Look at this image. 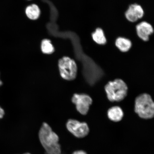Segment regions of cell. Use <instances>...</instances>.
Here are the masks:
<instances>
[{
    "instance_id": "1",
    "label": "cell",
    "mask_w": 154,
    "mask_h": 154,
    "mask_svg": "<svg viewBox=\"0 0 154 154\" xmlns=\"http://www.w3.org/2000/svg\"><path fill=\"white\" fill-rule=\"evenodd\" d=\"M40 142L47 154H61L59 138L47 123L42 124L38 133Z\"/></svg>"
},
{
    "instance_id": "2",
    "label": "cell",
    "mask_w": 154,
    "mask_h": 154,
    "mask_svg": "<svg viewBox=\"0 0 154 154\" xmlns=\"http://www.w3.org/2000/svg\"><path fill=\"white\" fill-rule=\"evenodd\" d=\"M107 99L112 102H120L128 95V85L122 80L117 79L108 82L105 86Z\"/></svg>"
},
{
    "instance_id": "3",
    "label": "cell",
    "mask_w": 154,
    "mask_h": 154,
    "mask_svg": "<svg viewBox=\"0 0 154 154\" xmlns=\"http://www.w3.org/2000/svg\"><path fill=\"white\" fill-rule=\"evenodd\" d=\"M134 111L142 119H149L154 116V103L151 96L146 93L136 97L135 100Z\"/></svg>"
},
{
    "instance_id": "4",
    "label": "cell",
    "mask_w": 154,
    "mask_h": 154,
    "mask_svg": "<svg viewBox=\"0 0 154 154\" xmlns=\"http://www.w3.org/2000/svg\"><path fill=\"white\" fill-rule=\"evenodd\" d=\"M58 67L60 74L63 79L72 81L76 78L78 67L74 60L65 57L59 60Z\"/></svg>"
},
{
    "instance_id": "5",
    "label": "cell",
    "mask_w": 154,
    "mask_h": 154,
    "mask_svg": "<svg viewBox=\"0 0 154 154\" xmlns=\"http://www.w3.org/2000/svg\"><path fill=\"white\" fill-rule=\"evenodd\" d=\"M72 103L75 105L77 111L81 114L85 115L89 110L92 100L86 94H75L72 99Z\"/></svg>"
},
{
    "instance_id": "6",
    "label": "cell",
    "mask_w": 154,
    "mask_h": 154,
    "mask_svg": "<svg viewBox=\"0 0 154 154\" xmlns=\"http://www.w3.org/2000/svg\"><path fill=\"white\" fill-rule=\"evenodd\" d=\"M66 127L69 131L77 138L85 137L89 132V128L86 123L80 122L74 119L67 121Z\"/></svg>"
},
{
    "instance_id": "7",
    "label": "cell",
    "mask_w": 154,
    "mask_h": 154,
    "mask_svg": "<svg viewBox=\"0 0 154 154\" xmlns=\"http://www.w3.org/2000/svg\"><path fill=\"white\" fill-rule=\"evenodd\" d=\"M144 11L143 8L137 4L129 6L125 13V17L129 22L134 23L143 17Z\"/></svg>"
},
{
    "instance_id": "8",
    "label": "cell",
    "mask_w": 154,
    "mask_h": 154,
    "mask_svg": "<svg viewBox=\"0 0 154 154\" xmlns=\"http://www.w3.org/2000/svg\"><path fill=\"white\" fill-rule=\"evenodd\" d=\"M136 30L138 37L144 42L148 41L149 36L154 32L153 26L146 22H142L138 24L136 26Z\"/></svg>"
},
{
    "instance_id": "9",
    "label": "cell",
    "mask_w": 154,
    "mask_h": 154,
    "mask_svg": "<svg viewBox=\"0 0 154 154\" xmlns=\"http://www.w3.org/2000/svg\"><path fill=\"white\" fill-rule=\"evenodd\" d=\"M107 115L110 120L113 122H118L122 120L124 116V113L120 107L115 106L108 109Z\"/></svg>"
},
{
    "instance_id": "10",
    "label": "cell",
    "mask_w": 154,
    "mask_h": 154,
    "mask_svg": "<svg viewBox=\"0 0 154 154\" xmlns=\"http://www.w3.org/2000/svg\"><path fill=\"white\" fill-rule=\"evenodd\" d=\"M115 45L122 52H126L132 47L131 42L128 38L120 37L117 38L115 41Z\"/></svg>"
},
{
    "instance_id": "11",
    "label": "cell",
    "mask_w": 154,
    "mask_h": 154,
    "mask_svg": "<svg viewBox=\"0 0 154 154\" xmlns=\"http://www.w3.org/2000/svg\"><path fill=\"white\" fill-rule=\"evenodd\" d=\"M92 37L94 41L99 45H105L106 43L107 40L103 31L101 28H97L92 34Z\"/></svg>"
},
{
    "instance_id": "12",
    "label": "cell",
    "mask_w": 154,
    "mask_h": 154,
    "mask_svg": "<svg viewBox=\"0 0 154 154\" xmlns=\"http://www.w3.org/2000/svg\"><path fill=\"white\" fill-rule=\"evenodd\" d=\"M26 13L28 18L32 20H36L39 17L40 11L38 6L33 4L26 8Z\"/></svg>"
},
{
    "instance_id": "13",
    "label": "cell",
    "mask_w": 154,
    "mask_h": 154,
    "mask_svg": "<svg viewBox=\"0 0 154 154\" xmlns=\"http://www.w3.org/2000/svg\"><path fill=\"white\" fill-rule=\"evenodd\" d=\"M41 50L42 52L47 54H50L54 51V48L51 41L48 39L44 40L41 44Z\"/></svg>"
},
{
    "instance_id": "14",
    "label": "cell",
    "mask_w": 154,
    "mask_h": 154,
    "mask_svg": "<svg viewBox=\"0 0 154 154\" xmlns=\"http://www.w3.org/2000/svg\"><path fill=\"white\" fill-rule=\"evenodd\" d=\"M5 115V112L4 110L1 107H0V119L3 118Z\"/></svg>"
},
{
    "instance_id": "15",
    "label": "cell",
    "mask_w": 154,
    "mask_h": 154,
    "mask_svg": "<svg viewBox=\"0 0 154 154\" xmlns=\"http://www.w3.org/2000/svg\"><path fill=\"white\" fill-rule=\"evenodd\" d=\"M72 154H87V153L85 152L80 150V151H77L74 152Z\"/></svg>"
},
{
    "instance_id": "16",
    "label": "cell",
    "mask_w": 154,
    "mask_h": 154,
    "mask_svg": "<svg viewBox=\"0 0 154 154\" xmlns=\"http://www.w3.org/2000/svg\"><path fill=\"white\" fill-rule=\"evenodd\" d=\"M3 82L1 81V79H0V86H1Z\"/></svg>"
},
{
    "instance_id": "17",
    "label": "cell",
    "mask_w": 154,
    "mask_h": 154,
    "mask_svg": "<svg viewBox=\"0 0 154 154\" xmlns=\"http://www.w3.org/2000/svg\"><path fill=\"white\" fill-rule=\"evenodd\" d=\"M30 154L29 153H25V154Z\"/></svg>"
}]
</instances>
